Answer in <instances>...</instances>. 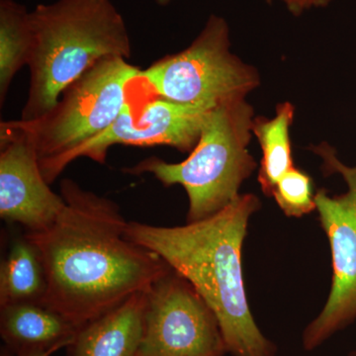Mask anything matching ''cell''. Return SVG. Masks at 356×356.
<instances>
[{
  "instance_id": "ba28073f",
  "label": "cell",
  "mask_w": 356,
  "mask_h": 356,
  "mask_svg": "<svg viewBox=\"0 0 356 356\" xmlns=\"http://www.w3.org/2000/svg\"><path fill=\"white\" fill-rule=\"evenodd\" d=\"M214 312L184 276L170 268L147 291L139 356H225Z\"/></svg>"
},
{
  "instance_id": "e0dca14e",
  "label": "cell",
  "mask_w": 356,
  "mask_h": 356,
  "mask_svg": "<svg viewBox=\"0 0 356 356\" xmlns=\"http://www.w3.org/2000/svg\"><path fill=\"white\" fill-rule=\"evenodd\" d=\"M283 1L286 3L288 9L294 15H300L305 9L327 6L332 0H283Z\"/></svg>"
},
{
  "instance_id": "ffe728a7",
  "label": "cell",
  "mask_w": 356,
  "mask_h": 356,
  "mask_svg": "<svg viewBox=\"0 0 356 356\" xmlns=\"http://www.w3.org/2000/svg\"><path fill=\"white\" fill-rule=\"evenodd\" d=\"M355 356H356V355Z\"/></svg>"
},
{
  "instance_id": "7c38bea8",
  "label": "cell",
  "mask_w": 356,
  "mask_h": 356,
  "mask_svg": "<svg viewBox=\"0 0 356 356\" xmlns=\"http://www.w3.org/2000/svg\"><path fill=\"white\" fill-rule=\"evenodd\" d=\"M0 332L13 353L70 348L79 329L48 307L36 302L0 307Z\"/></svg>"
},
{
  "instance_id": "8fae6325",
  "label": "cell",
  "mask_w": 356,
  "mask_h": 356,
  "mask_svg": "<svg viewBox=\"0 0 356 356\" xmlns=\"http://www.w3.org/2000/svg\"><path fill=\"white\" fill-rule=\"evenodd\" d=\"M146 304L147 291L137 293L83 325L70 346V356H139Z\"/></svg>"
},
{
  "instance_id": "30bf717a",
  "label": "cell",
  "mask_w": 356,
  "mask_h": 356,
  "mask_svg": "<svg viewBox=\"0 0 356 356\" xmlns=\"http://www.w3.org/2000/svg\"><path fill=\"white\" fill-rule=\"evenodd\" d=\"M0 217L27 232L46 229L64 210L65 199L44 179L38 154L23 136L0 128Z\"/></svg>"
},
{
  "instance_id": "9c48e42d",
  "label": "cell",
  "mask_w": 356,
  "mask_h": 356,
  "mask_svg": "<svg viewBox=\"0 0 356 356\" xmlns=\"http://www.w3.org/2000/svg\"><path fill=\"white\" fill-rule=\"evenodd\" d=\"M211 108L178 104L154 96L145 103L136 117L132 104L126 103L118 118L108 129L70 153L40 161L48 184H53L76 159L86 158L105 165L110 147L168 146L191 153L197 144L206 114Z\"/></svg>"
},
{
  "instance_id": "5bb4252c",
  "label": "cell",
  "mask_w": 356,
  "mask_h": 356,
  "mask_svg": "<svg viewBox=\"0 0 356 356\" xmlns=\"http://www.w3.org/2000/svg\"><path fill=\"white\" fill-rule=\"evenodd\" d=\"M294 112L291 103H280L273 119L257 117L254 120L252 134L259 140L262 151L257 179L267 197H271L278 180L294 168L290 139Z\"/></svg>"
},
{
  "instance_id": "4fadbf2b",
  "label": "cell",
  "mask_w": 356,
  "mask_h": 356,
  "mask_svg": "<svg viewBox=\"0 0 356 356\" xmlns=\"http://www.w3.org/2000/svg\"><path fill=\"white\" fill-rule=\"evenodd\" d=\"M46 291V273L38 250L25 235L15 238L0 267V307L42 303Z\"/></svg>"
},
{
  "instance_id": "3957f363",
  "label": "cell",
  "mask_w": 356,
  "mask_h": 356,
  "mask_svg": "<svg viewBox=\"0 0 356 356\" xmlns=\"http://www.w3.org/2000/svg\"><path fill=\"white\" fill-rule=\"evenodd\" d=\"M30 22V83L20 120L48 113L65 89L103 58L132 57L127 25L112 0L38 4Z\"/></svg>"
},
{
  "instance_id": "5b68a950",
  "label": "cell",
  "mask_w": 356,
  "mask_h": 356,
  "mask_svg": "<svg viewBox=\"0 0 356 356\" xmlns=\"http://www.w3.org/2000/svg\"><path fill=\"white\" fill-rule=\"evenodd\" d=\"M140 72L126 58H103L67 86L48 113L33 121L2 122L0 128L23 136L40 161L60 158L114 123Z\"/></svg>"
},
{
  "instance_id": "ac0fdd59",
  "label": "cell",
  "mask_w": 356,
  "mask_h": 356,
  "mask_svg": "<svg viewBox=\"0 0 356 356\" xmlns=\"http://www.w3.org/2000/svg\"><path fill=\"white\" fill-rule=\"evenodd\" d=\"M56 351L54 350H40L30 351V353H13V355L6 356H51Z\"/></svg>"
},
{
  "instance_id": "9a60e30c",
  "label": "cell",
  "mask_w": 356,
  "mask_h": 356,
  "mask_svg": "<svg viewBox=\"0 0 356 356\" xmlns=\"http://www.w3.org/2000/svg\"><path fill=\"white\" fill-rule=\"evenodd\" d=\"M32 48L30 11L15 0H0V104L14 77L28 65Z\"/></svg>"
},
{
  "instance_id": "8992f818",
  "label": "cell",
  "mask_w": 356,
  "mask_h": 356,
  "mask_svg": "<svg viewBox=\"0 0 356 356\" xmlns=\"http://www.w3.org/2000/svg\"><path fill=\"white\" fill-rule=\"evenodd\" d=\"M229 47L228 24L211 15L191 46L140 70L138 81L156 97L178 104L213 108L226 100L245 98L259 86V74Z\"/></svg>"
},
{
  "instance_id": "7a4b0ae2",
  "label": "cell",
  "mask_w": 356,
  "mask_h": 356,
  "mask_svg": "<svg viewBox=\"0 0 356 356\" xmlns=\"http://www.w3.org/2000/svg\"><path fill=\"white\" fill-rule=\"evenodd\" d=\"M254 194H241L217 214L184 226L128 222L129 240L158 254L189 281L219 322L232 356H275L248 305L242 252L248 222L261 208Z\"/></svg>"
},
{
  "instance_id": "d6986e66",
  "label": "cell",
  "mask_w": 356,
  "mask_h": 356,
  "mask_svg": "<svg viewBox=\"0 0 356 356\" xmlns=\"http://www.w3.org/2000/svg\"><path fill=\"white\" fill-rule=\"evenodd\" d=\"M154 1H156L159 6H168L172 0H154ZM267 1L270 2L271 0H267Z\"/></svg>"
},
{
  "instance_id": "277c9868",
  "label": "cell",
  "mask_w": 356,
  "mask_h": 356,
  "mask_svg": "<svg viewBox=\"0 0 356 356\" xmlns=\"http://www.w3.org/2000/svg\"><path fill=\"white\" fill-rule=\"evenodd\" d=\"M254 120V109L245 98L226 100L207 112L197 144L186 159L175 163L152 156L124 172L149 173L168 187L181 185L189 200L187 222L201 221L234 202L257 168L248 149Z\"/></svg>"
},
{
  "instance_id": "2e32d148",
  "label": "cell",
  "mask_w": 356,
  "mask_h": 356,
  "mask_svg": "<svg viewBox=\"0 0 356 356\" xmlns=\"http://www.w3.org/2000/svg\"><path fill=\"white\" fill-rule=\"evenodd\" d=\"M315 196L310 175L295 166L278 180L271 194L282 212L294 218L316 210Z\"/></svg>"
},
{
  "instance_id": "6da1fadb",
  "label": "cell",
  "mask_w": 356,
  "mask_h": 356,
  "mask_svg": "<svg viewBox=\"0 0 356 356\" xmlns=\"http://www.w3.org/2000/svg\"><path fill=\"white\" fill-rule=\"evenodd\" d=\"M65 206L46 229L27 232L46 273L41 304L77 329L146 292L170 267L158 254L129 240L128 221L111 199L60 181Z\"/></svg>"
},
{
  "instance_id": "52a82bcc",
  "label": "cell",
  "mask_w": 356,
  "mask_h": 356,
  "mask_svg": "<svg viewBox=\"0 0 356 356\" xmlns=\"http://www.w3.org/2000/svg\"><path fill=\"white\" fill-rule=\"evenodd\" d=\"M312 151L323 159L325 175L343 177L348 191L332 196L320 189L315 196L318 220L331 248L332 280L324 308L304 330L302 341L308 351L356 321V165H344L327 143L312 147Z\"/></svg>"
}]
</instances>
